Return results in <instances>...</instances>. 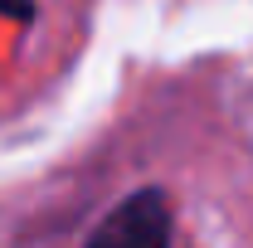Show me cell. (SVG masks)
I'll return each mask as SVG.
<instances>
[{
  "label": "cell",
  "mask_w": 253,
  "mask_h": 248,
  "mask_svg": "<svg viewBox=\"0 0 253 248\" xmlns=\"http://www.w3.org/2000/svg\"><path fill=\"white\" fill-rule=\"evenodd\" d=\"M88 248H170V205L161 190L126 195L112 214L97 224Z\"/></svg>",
  "instance_id": "obj_1"
},
{
  "label": "cell",
  "mask_w": 253,
  "mask_h": 248,
  "mask_svg": "<svg viewBox=\"0 0 253 248\" xmlns=\"http://www.w3.org/2000/svg\"><path fill=\"white\" fill-rule=\"evenodd\" d=\"M0 15H10V20H30L34 5H30V0H0Z\"/></svg>",
  "instance_id": "obj_2"
}]
</instances>
